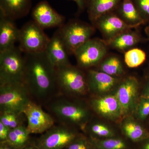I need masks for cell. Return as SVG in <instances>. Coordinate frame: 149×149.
Returning a JSON list of instances; mask_svg holds the SVG:
<instances>
[{
	"mask_svg": "<svg viewBox=\"0 0 149 149\" xmlns=\"http://www.w3.org/2000/svg\"><path fill=\"white\" fill-rule=\"evenodd\" d=\"M22 81L29 91L33 101L45 105L61 95L57 84L56 68L45 52L24 54Z\"/></svg>",
	"mask_w": 149,
	"mask_h": 149,
	"instance_id": "obj_1",
	"label": "cell"
},
{
	"mask_svg": "<svg viewBox=\"0 0 149 149\" xmlns=\"http://www.w3.org/2000/svg\"><path fill=\"white\" fill-rule=\"evenodd\" d=\"M44 106L57 123L85 128L89 122V111L82 105L71 101L69 97L58 95Z\"/></svg>",
	"mask_w": 149,
	"mask_h": 149,
	"instance_id": "obj_2",
	"label": "cell"
},
{
	"mask_svg": "<svg viewBox=\"0 0 149 149\" xmlns=\"http://www.w3.org/2000/svg\"><path fill=\"white\" fill-rule=\"evenodd\" d=\"M55 68L61 95L71 97L84 95L88 91L86 73L80 68L70 64Z\"/></svg>",
	"mask_w": 149,
	"mask_h": 149,
	"instance_id": "obj_3",
	"label": "cell"
},
{
	"mask_svg": "<svg viewBox=\"0 0 149 149\" xmlns=\"http://www.w3.org/2000/svg\"><path fill=\"white\" fill-rule=\"evenodd\" d=\"M32 101L31 95L23 82L0 83V112L22 113Z\"/></svg>",
	"mask_w": 149,
	"mask_h": 149,
	"instance_id": "obj_4",
	"label": "cell"
},
{
	"mask_svg": "<svg viewBox=\"0 0 149 149\" xmlns=\"http://www.w3.org/2000/svg\"><path fill=\"white\" fill-rule=\"evenodd\" d=\"M96 29L93 24L78 19H70L58 29L70 55L91 39Z\"/></svg>",
	"mask_w": 149,
	"mask_h": 149,
	"instance_id": "obj_5",
	"label": "cell"
},
{
	"mask_svg": "<svg viewBox=\"0 0 149 149\" xmlns=\"http://www.w3.org/2000/svg\"><path fill=\"white\" fill-rule=\"evenodd\" d=\"M79 136L74 127L55 123L32 142L38 149H65Z\"/></svg>",
	"mask_w": 149,
	"mask_h": 149,
	"instance_id": "obj_6",
	"label": "cell"
},
{
	"mask_svg": "<svg viewBox=\"0 0 149 149\" xmlns=\"http://www.w3.org/2000/svg\"><path fill=\"white\" fill-rule=\"evenodd\" d=\"M23 53L16 46L0 52V83L22 82Z\"/></svg>",
	"mask_w": 149,
	"mask_h": 149,
	"instance_id": "obj_7",
	"label": "cell"
},
{
	"mask_svg": "<svg viewBox=\"0 0 149 149\" xmlns=\"http://www.w3.org/2000/svg\"><path fill=\"white\" fill-rule=\"evenodd\" d=\"M44 30L33 20L28 22L19 29V47L24 54L45 52L50 38Z\"/></svg>",
	"mask_w": 149,
	"mask_h": 149,
	"instance_id": "obj_8",
	"label": "cell"
},
{
	"mask_svg": "<svg viewBox=\"0 0 149 149\" xmlns=\"http://www.w3.org/2000/svg\"><path fill=\"white\" fill-rule=\"evenodd\" d=\"M109 49L103 39L91 38L74 53L77 67L82 69L89 70L97 66L108 54Z\"/></svg>",
	"mask_w": 149,
	"mask_h": 149,
	"instance_id": "obj_9",
	"label": "cell"
},
{
	"mask_svg": "<svg viewBox=\"0 0 149 149\" xmlns=\"http://www.w3.org/2000/svg\"><path fill=\"white\" fill-rule=\"evenodd\" d=\"M22 113L27 118V129L30 134H42L56 123L51 115L33 101L25 107Z\"/></svg>",
	"mask_w": 149,
	"mask_h": 149,
	"instance_id": "obj_10",
	"label": "cell"
},
{
	"mask_svg": "<svg viewBox=\"0 0 149 149\" xmlns=\"http://www.w3.org/2000/svg\"><path fill=\"white\" fill-rule=\"evenodd\" d=\"M35 22L43 29L61 27L65 23V17L54 9L47 1L38 3L32 11Z\"/></svg>",
	"mask_w": 149,
	"mask_h": 149,
	"instance_id": "obj_11",
	"label": "cell"
},
{
	"mask_svg": "<svg viewBox=\"0 0 149 149\" xmlns=\"http://www.w3.org/2000/svg\"><path fill=\"white\" fill-rule=\"evenodd\" d=\"M139 82L133 76L123 78L117 85L115 96L120 104L122 114L128 113L136 102L139 89Z\"/></svg>",
	"mask_w": 149,
	"mask_h": 149,
	"instance_id": "obj_12",
	"label": "cell"
},
{
	"mask_svg": "<svg viewBox=\"0 0 149 149\" xmlns=\"http://www.w3.org/2000/svg\"><path fill=\"white\" fill-rule=\"evenodd\" d=\"M93 25L98 29L105 42L128 29H134L124 23L114 12L107 14L98 18Z\"/></svg>",
	"mask_w": 149,
	"mask_h": 149,
	"instance_id": "obj_13",
	"label": "cell"
},
{
	"mask_svg": "<svg viewBox=\"0 0 149 149\" xmlns=\"http://www.w3.org/2000/svg\"><path fill=\"white\" fill-rule=\"evenodd\" d=\"M46 55L55 68L70 64L66 46L58 29L56 31L45 51Z\"/></svg>",
	"mask_w": 149,
	"mask_h": 149,
	"instance_id": "obj_14",
	"label": "cell"
},
{
	"mask_svg": "<svg viewBox=\"0 0 149 149\" xmlns=\"http://www.w3.org/2000/svg\"><path fill=\"white\" fill-rule=\"evenodd\" d=\"M88 91L97 93H107L116 87L120 78L111 76L97 70H88L86 72Z\"/></svg>",
	"mask_w": 149,
	"mask_h": 149,
	"instance_id": "obj_15",
	"label": "cell"
},
{
	"mask_svg": "<svg viewBox=\"0 0 149 149\" xmlns=\"http://www.w3.org/2000/svg\"><path fill=\"white\" fill-rule=\"evenodd\" d=\"M32 5V0H0V14L15 21L27 15Z\"/></svg>",
	"mask_w": 149,
	"mask_h": 149,
	"instance_id": "obj_16",
	"label": "cell"
},
{
	"mask_svg": "<svg viewBox=\"0 0 149 149\" xmlns=\"http://www.w3.org/2000/svg\"><path fill=\"white\" fill-rule=\"evenodd\" d=\"M91 105L99 114L108 118H116L122 114L120 104L115 95L93 99L91 101Z\"/></svg>",
	"mask_w": 149,
	"mask_h": 149,
	"instance_id": "obj_17",
	"label": "cell"
},
{
	"mask_svg": "<svg viewBox=\"0 0 149 149\" xmlns=\"http://www.w3.org/2000/svg\"><path fill=\"white\" fill-rule=\"evenodd\" d=\"M19 32L14 20L0 14V52L15 46Z\"/></svg>",
	"mask_w": 149,
	"mask_h": 149,
	"instance_id": "obj_18",
	"label": "cell"
},
{
	"mask_svg": "<svg viewBox=\"0 0 149 149\" xmlns=\"http://www.w3.org/2000/svg\"><path fill=\"white\" fill-rule=\"evenodd\" d=\"M134 29H128L106 42L109 47L125 53L136 47L143 40L140 33Z\"/></svg>",
	"mask_w": 149,
	"mask_h": 149,
	"instance_id": "obj_19",
	"label": "cell"
},
{
	"mask_svg": "<svg viewBox=\"0 0 149 149\" xmlns=\"http://www.w3.org/2000/svg\"><path fill=\"white\" fill-rule=\"evenodd\" d=\"M114 12L124 23L134 29L146 24L132 0H122Z\"/></svg>",
	"mask_w": 149,
	"mask_h": 149,
	"instance_id": "obj_20",
	"label": "cell"
},
{
	"mask_svg": "<svg viewBox=\"0 0 149 149\" xmlns=\"http://www.w3.org/2000/svg\"><path fill=\"white\" fill-rule=\"evenodd\" d=\"M122 0H87L86 9L88 17L93 24L104 15L114 12Z\"/></svg>",
	"mask_w": 149,
	"mask_h": 149,
	"instance_id": "obj_21",
	"label": "cell"
},
{
	"mask_svg": "<svg viewBox=\"0 0 149 149\" xmlns=\"http://www.w3.org/2000/svg\"><path fill=\"white\" fill-rule=\"evenodd\" d=\"M97 66L99 68L97 70L113 77L120 78L124 74L121 60L115 54H108Z\"/></svg>",
	"mask_w": 149,
	"mask_h": 149,
	"instance_id": "obj_22",
	"label": "cell"
},
{
	"mask_svg": "<svg viewBox=\"0 0 149 149\" xmlns=\"http://www.w3.org/2000/svg\"><path fill=\"white\" fill-rule=\"evenodd\" d=\"M27 129V125L11 129L6 142L15 149H21L28 146L32 141Z\"/></svg>",
	"mask_w": 149,
	"mask_h": 149,
	"instance_id": "obj_23",
	"label": "cell"
},
{
	"mask_svg": "<svg viewBox=\"0 0 149 149\" xmlns=\"http://www.w3.org/2000/svg\"><path fill=\"white\" fill-rule=\"evenodd\" d=\"M26 120L27 118L23 113L0 112V122L10 129L25 125L24 123Z\"/></svg>",
	"mask_w": 149,
	"mask_h": 149,
	"instance_id": "obj_24",
	"label": "cell"
},
{
	"mask_svg": "<svg viewBox=\"0 0 149 149\" xmlns=\"http://www.w3.org/2000/svg\"><path fill=\"white\" fill-rule=\"evenodd\" d=\"M146 54L143 50L134 48L124 53V62L127 66L130 68L138 67L146 61Z\"/></svg>",
	"mask_w": 149,
	"mask_h": 149,
	"instance_id": "obj_25",
	"label": "cell"
},
{
	"mask_svg": "<svg viewBox=\"0 0 149 149\" xmlns=\"http://www.w3.org/2000/svg\"><path fill=\"white\" fill-rule=\"evenodd\" d=\"M125 135L133 141H139L148 136L146 130L139 123L132 121L125 122L123 126Z\"/></svg>",
	"mask_w": 149,
	"mask_h": 149,
	"instance_id": "obj_26",
	"label": "cell"
},
{
	"mask_svg": "<svg viewBox=\"0 0 149 149\" xmlns=\"http://www.w3.org/2000/svg\"><path fill=\"white\" fill-rule=\"evenodd\" d=\"M85 128H87L91 133L101 137H109L113 135L110 129L100 123H93L89 126L86 125Z\"/></svg>",
	"mask_w": 149,
	"mask_h": 149,
	"instance_id": "obj_27",
	"label": "cell"
},
{
	"mask_svg": "<svg viewBox=\"0 0 149 149\" xmlns=\"http://www.w3.org/2000/svg\"><path fill=\"white\" fill-rule=\"evenodd\" d=\"M145 24L149 23V0H132Z\"/></svg>",
	"mask_w": 149,
	"mask_h": 149,
	"instance_id": "obj_28",
	"label": "cell"
},
{
	"mask_svg": "<svg viewBox=\"0 0 149 149\" xmlns=\"http://www.w3.org/2000/svg\"><path fill=\"white\" fill-rule=\"evenodd\" d=\"M93 146L88 139L79 136L65 149H93Z\"/></svg>",
	"mask_w": 149,
	"mask_h": 149,
	"instance_id": "obj_29",
	"label": "cell"
},
{
	"mask_svg": "<svg viewBox=\"0 0 149 149\" xmlns=\"http://www.w3.org/2000/svg\"><path fill=\"white\" fill-rule=\"evenodd\" d=\"M99 146L103 149H124L126 147L123 141L117 139L104 140L99 143Z\"/></svg>",
	"mask_w": 149,
	"mask_h": 149,
	"instance_id": "obj_30",
	"label": "cell"
},
{
	"mask_svg": "<svg viewBox=\"0 0 149 149\" xmlns=\"http://www.w3.org/2000/svg\"><path fill=\"white\" fill-rule=\"evenodd\" d=\"M137 113L141 120H145L149 115V97H143L138 106Z\"/></svg>",
	"mask_w": 149,
	"mask_h": 149,
	"instance_id": "obj_31",
	"label": "cell"
},
{
	"mask_svg": "<svg viewBox=\"0 0 149 149\" xmlns=\"http://www.w3.org/2000/svg\"><path fill=\"white\" fill-rule=\"evenodd\" d=\"M10 129L0 122V143L6 141Z\"/></svg>",
	"mask_w": 149,
	"mask_h": 149,
	"instance_id": "obj_32",
	"label": "cell"
},
{
	"mask_svg": "<svg viewBox=\"0 0 149 149\" xmlns=\"http://www.w3.org/2000/svg\"><path fill=\"white\" fill-rule=\"evenodd\" d=\"M76 3L77 7L78 13H81L86 9L87 0H70Z\"/></svg>",
	"mask_w": 149,
	"mask_h": 149,
	"instance_id": "obj_33",
	"label": "cell"
},
{
	"mask_svg": "<svg viewBox=\"0 0 149 149\" xmlns=\"http://www.w3.org/2000/svg\"><path fill=\"white\" fill-rule=\"evenodd\" d=\"M143 97H149V77L144 88Z\"/></svg>",
	"mask_w": 149,
	"mask_h": 149,
	"instance_id": "obj_34",
	"label": "cell"
},
{
	"mask_svg": "<svg viewBox=\"0 0 149 149\" xmlns=\"http://www.w3.org/2000/svg\"><path fill=\"white\" fill-rule=\"evenodd\" d=\"M0 149H15L6 142L0 143Z\"/></svg>",
	"mask_w": 149,
	"mask_h": 149,
	"instance_id": "obj_35",
	"label": "cell"
},
{
	"mask_svg": "<svg viewBox=\"0 0 149 149\" xmlns=\"http://www.w3.org/2000/svg\"><path fill=\"white\" fill-rule=\"evenodd\" d=\"M145 32H146L147 37L148 38V40H149V23L148 24V26L146 27V29H145Z\"/></svg>",
	"mask_w": 149,
	"mask_h": 149,
	"instance_id": "obj_36",
	"label": "cell"
},
{
	"mask_svg": "<svg viewBox=\"0 0 149 149\" xmlns=\"http://www.w3.org/2000/svg\"><path fill=\"white\" fill-rule=\"evenodd\" d=\"M144 149H149V142L145 144L144 146Z\"/></svg>",
	"mask_w": 149,
	"mask_h": 149,
	"instance_id": "obj_37",
	"label": "cell"
},
{
	"mask_svg": "<svg viewBox=\"0 0 149 149\" xmlns=\"http://www.w3.org/2000/svg\"><path fill=\"white\" fill-rule=\"evenodd\" d=\"M31 146H32V142H31V143L28 145V146L21 149H31Z\"/></svg>",
	"mask_w": 149,
	"mask_h": 149,
	"instance_id": "obj_38",
	"label": "cell"
}]
</instances>
